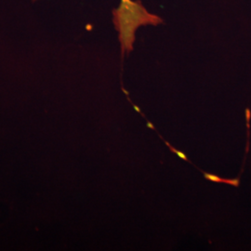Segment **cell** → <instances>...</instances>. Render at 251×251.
<instances>
[{
	"label": "cell",
	"instance_id": "obj_1",
	"mask_svg": "<svg viewBox=\"0 0 251 251\" xmlns=\"http://www.w3.org/2000/svg\"><path fill=\"white\" fill-rule=\"evenodd\" d=\"M113 22L118 32L122 55L133 50L135 34L138 28L145 25H158L160 17L150 13L141 1L120 0L119 7L113 10Z\"/></svg>",
	"mask_w": 251,
	"mask_h": 251
},
{
	"label": "cell",
	"instance_id": "obj_2",
	"mask_svg": "<svg viewBox=\"0 0 251 251\" xmlns=\"http://www.w3.org/2000/svg\"><path fill=\"white\" fill-rule=\"evenodd\" d=\"M205 179L212 181V182H217V183H225V184H229L234 187H238L240 185V178H236V179H223L221 177H219L218 175H215L213 173H207V172H203Z\"/></svg>",
	"mask_w": 251,
	"mask_h": 251
},
{
	"label": "cell",
	"instance_id": "obj_3",
	"mask_svg": "<svg viewBox=\"0 0 251 251\" xmlns=\"http://www.w3.org/2000/svg\"><path fill=\"white\" fill-rule=\"evenodd\" d=\"M165 144H167V145L170 147V149H171V151H172L173 152H175V153H176V154L179 156V158H181V159H182V160H184V161L190 162L188 160V158H187V156H186V155H185L183 152H181L180 151H179V150L175 149L174 147L171 146L170 144H169V143H167V142H166ZM190 163H191V162H190ZM191 164H193V163H191Z\"/></svg>",
	"mask_w": 251,
	"mask_h": 251
}]
</instances>
